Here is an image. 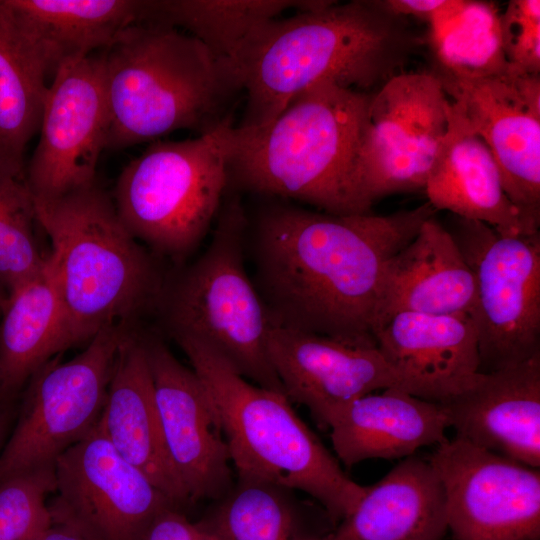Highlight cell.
I'll list each match as a JSON object with an SVG mask.
<instances>
[{"mask_svg": "<svg viewBox=\"0 0 540 540\" xmlns=\"http://www.w3.org/2000/svg\"><path fill=\"white\" fill-rule=\"evenodd\" d=\"M437 211L334 215L285 202L249 220L255 286L271 321L350 345L376 347L375 307L386 262Z\"/></svg>", "mask_w": 540, "mask_h": 540, "instance_id": "1", "label": "cell"}, {"mask_svg": "<svg viewBox=\"0 0 540 540\" xmlns=\"http://www.w3.org/2000/svg\"><path fill=\"white\" fill-rule=\"evenodd\" d=\"M407 20L379 0H324L258 25L229 62L246 95L237 126L269 123L322 82L363 92L383 85L420 45Z\"/></svg>", "mask_w": 540, "mask_h": 540, "instance_id": "2", "label": "cell"}, {"mask_svg": "<svg viewBox=\"0 0 540 540\" xmlns=\"http://www.w3.org/2000/svg\"><path fill=\"white\" fill-rule=\"evenodd\" d=\"M372 94L322 82L263 126L235 125L229 180L329 214L371 213L357 170Z\"/></svg>", "mask_w": 540, "mask_h": 540, "instance_id": "3", "label": "cell"}, {"mask_svg": "<svg viewBox=\"0 0 540 540\" xmlns=\"http://www.w3.org/2000/svg\"><path fill=\"white\" fill-rule=\"evenodd\" d=\"M103 53L106 149H125L183 129L201 135L233 120L231 110L242 90L231 66L188 33L138 22Z\"/></svg>", "mask_w": 540, "mask_h": 540, "instance_id": "4", "label": "cell"}, {"mask_svg": "<svg viewBox=\"0 0 540 540\" xmlns=\"http://www.w3.org/2000/svg\"><path fill=\"white\" fill-rule=\"evenodd\" d=\"M35 207L75 345L106 327H138L156 310L166 280L156 256L128 231L97 181Z\"/></svg>", "mask_w": 540, "mask_h": 540, "instance_id": "5", "label": "cell"}, {"mask_svg": "<svg viewBox=\"0 0 540 540\" xmlns=\"http://www.w3.org/2000/svg\"><path fill=\"white\" fill-rule=\"evenodd\" d=\"M173 340L213 400L237 476L302 491L332 521H342L354 510L367 486L345 474L285 394L250 382L199 340Z\"/></svg>", "mask_w": 540, "mask_h": 540, "instance_id": "6", "label": "cell"}, {"mask_svg": "<svg viewBox=\"0 0 540 540\" xmlns=\"http://www.w3.org/2000/svg\"><path fill=\"white\" fill-rule=\"evenodd\" d=\"M215 221L205 251L165 280L155 310L161 327L172 339L207 344L250 382L285 394L267 354L271 318L245 268L249 219L237 194H225Z\"/></svg>", "mask_w": 540, "mask_h": 540, "instance_id": "7", "label": "cell"}, {"mask_svg": "<svg viewBox=\"0 0 540 540\" xmlns=\"http://www.w3.org/2000/svg\"><path fill=\"white\" fill-rule=\"evenodd\" d=\"M233 120L195 138L154 141L119 174L111 195L128 231L180 263L216 220L229 180Z\"/></svg>", "mask_w": 540, "mask_h": 540, "instance_id": "8", "label": "cell"}, {"mask_svg": "<svg viewBox=\"0 0 540 540\" xmlns=\"http://www.w3.org/2000/svg\"><path fill=\"white\" fill-rule=\"evenodd\" d=\"M132 329L106 327L72 359L62 362L57 356L31 376L0 450V485L15 476L54 467L65 451L94 428L119 346Z\"/></svg>", "mask_w": 540, "mask_h": 540, "instance_id": "9", "label": "cell"}, {"mask_svg": "<svg viewBox=\"0 0 540 540\" xmlns=\"http://www.w3.org/2000/svg\"><path fill=\"white\" fill-rule=\"evenodd\" d=\"M473 272L479 372L540 353V234L506 235L452 215L446 227Z\"/></svg>", "mask_w": 540, "mask_h": 540, "instance_id": "10", "label": "cell"}, {"mask_svg": "<svg viewBox=\"0 0 540 540\" xmlns=\"http://www.w3.org/2000/svg\"><path fill=\"white\" fill-rule=\"evenodd\" d=\"M449 98L433 71L398 73L372 94L358 158L365 206L424 190L448 127Z\"/></svg>", "mask_w": 540, "mask_h": 540, "instance_id": "11", "label": "cell"}, {"mask_svg": "<svg viewBox=\"0 0 540 540\" xmlns=\"http://www.w3.org/2000/svg\"><path fill=\"white\" fill-rule=\"evenodd\" d=\"M52 523L87 540H142L153 520L177 507L109 442L99 423L56 461Z\"/></svg>", "mask_w": 540, "mask_h": 540, "instance_id": "12", "label": "cell"}, {"mask_svg": "<svg viewBox=\"0 0 540 540\" xmlns=\"http://www.w3.org/2000/svg\"><path fill=\"white\" fill-rule=\"evenodd\" d=\"M455 540L540 539V471L454 437L429 458Z\"/></svg>", "mask_w": 540, "mask_h": 540, "instance_id": "13", "label": "cell"}, {"mask_svg": "<svg viewBox=\"0 0 540 540\" xmlns=\"http://www.w3.org/2000/svg\"><path fill=\"white\" fill-rule=\"evenodd\" d=\"M103 51L63 66L48 85L38 143L26 166L35 201L54 200L97 181L108 133Z\"/></svg>", "mask_w": 540, "mask_h": 540, "instance_id": "14", "label": "cell"}, {"mask_svg": "<svg viewBox=\"0 0 540 540\" xmlns=\"http://www.w3.org/2000/svg\"><path fill=\"white\" fill-rule=\"evenodd\" d=\"M432 71L490 149L510 201L539 228L540 75L463 78Z\"/></svg>", "mask_w": 540, "mask_h": 540, "instance_id": "15", "label": "cell"}, {"mask_svg": "<svg viewBox=\"0 0 540 540\" xmlns=\"http://www.w3.org/2000/svg\"><path fill=\"white\" fill-rule=\"evenodd\" d=\"M141 336L170 462L189 500L220 499L232 486V463L213 400L158 335Z\"/></svg>", "mask_w": 540, "mask_h": 540, "instance_id": "16", "label": "cell"}, {"mask_svg": "<svg viewBox=\"0 0 540 540\" xmlns=\"http://www.w3.org/2000/svg\"><path fill=\"white\" fill-rule=\"evenodd\" d=\"M267 354L287 398L307 407L326 428L367 394L388 388L407 391L376 347L350 345L272 322Z\"/></svg>", "mask_w": 540, "mask_h": 540, "instance_id": "17", "label": "cell"}, {"mask_svg": "<svg viewBox=\"0 0 540 540\" xmlns=\"http://www.w3.org/2000/svg\"><path fill=\"white\" fill-rule=\"evenodd\" d=\"M440 404L456 438L539 469L540 353L513 366L478 372Z\"/></svg>", "mask_w": 540, "mask_h": 540, "instance_id": "18", "label": "cell"}, {"mask_svg": "<svg viewBox=\"0 0 540 540\" xmlns=\"http://www.w3.org/2000/svg\"><path fill=\"white\" fill-rule=\"evenodd\" d=\"M375 342L407 392L425 400L449 399L479 372L477 327L467 314L398 313Z\"/></svg>", "mask_w": 540, "mask_h": 540, "instance_id": "19", "label": "cell"}, {"mask_svg": "<svg viewBox=\"0 0 540 540\" xmlns=\"http://www.w3.org/2000/svg\"><path fill=\"white\" fill-rule=\"evenodd\" d=\"M476 303L473 272L448 229L434 216L382 270L373 333L402 312L467 314Z\"/></svg>", "mask_w": 540, "mask_h": 540, "instance_id": "20", "label": "cell"}, {"mask_svg": "<svg viewBox=\"0 0 540 540\" xmlns=\"http://www.w3.org/2000/svg\"><path fill=\"white\" fill-rule=\"evenodd\" d=\"M98 423L119 454L177 507L190 501L166 451L139 328L119 346Z\"/></svg>", "mask_w": 540, "mask_h": 540, "instance_id": "21", "label": "cell"}, {"mask_svg": "<svg viewBox=\"0 0 540 540\" xmlns=\"http://www.w3.org/2000/svg\"><path fill=\"white\" fill-rule=\"evenodd\" d=\"M424 191L436 211L483 222L501 234L539 231L510 201L490 149L450 99L447 131Z\"/></svg>", "mask_w": 540, "mask_h": 540, "instance_id": "22", "label": "cell"}, {"mask_svg": "<svg viewBox=\"0 0 540 540\" xmlns=\"http://www.w3.org/2000/svg\"><path fill=\"white\" fill-rule=\"evenodd\" d=\"M46 79L142 22L145 0H4Z\"/></svg>", "mask_w": 540, "mask_h": 540, "instance_id": "23", "label": "cell"}, {"mask_svg": "<svg viewBox=\"0 0 540 540\" xmlns=\"http://www.w3.org/2000/svg\"><path fill=\"white\" fill-rule=\"evenodd\" d=\"M447 428L440 403L388 388L352 402L329 429L337 459L352 467L369 459L401 460L439 445Z\"/></svg>", "mask_w": 540, "mask_h": 540, "instance_id": "24", "label": "cell"}, {"mask_svg": "<svg viewBox=\"0 0 540 540\" xmlns=\"http://www.w3.org/2000/svg\"><path fill=\"white\" fill-rule=\"evenodd\" d=\"M448 530L442 481L415 454L367 490L328 540H442Z\"/></svg>", "mask_w": 540, "mask_h": 540, "instance_id": "25", "label": "cell"}, {"mask_svg": "<svg viewBox=\"0 0 540 540\" xmlns=\"http://www.w3.org/2000/svg\"><path fill=\"white\" fill-rule=\"evenodd\" d=\"M75 346L53 275L47 265L8 292L0 316V388L19 395L31 376Z\"/></svg>", "mask_w": 540, "mask_h": 540, "instance_id": "26", "label": "cell"}, {"mask_svg": "<svg viewBox=\"0 0 540 540\" xmlns=\"http://www.w3.org/2000/svg\"><path fill=\"white\" fill-rule=\"evenodd\" d=\"M323 0H145L142 22L168 25L200 41L230 62L260 24L287 11L312 9Z\"/></svg>", "mask_w": 540, "mask_h": 540, "instance_id": "27", "label": "cell"}, {"mask_svg": "<svg viewBox=\"0 0 540 540\" xmlns=\"http://www.w3.org/2000/svg\"><path fill=\"white\" fill-rule=\"evenodd\" d=\"M432 70L463 78L508 73L494 2L447 0L427 21Z\"/></svg>", "mask_w": 540, "mask_h": 540, "instance_id": "28", "label": "cell"}, {"mask_svg": "<svg viewBox=\"0 0 540 540\" xmlns=\"http://www.w3.org/2000/svg\"><path fill=\"white\" fill-rule=\"evenodd\" d=\"M46 81L0 0V158L25 165L27 144L39 130Z\"/></svg>", "mask_w": 540, "mask_h": 540, "instance_id": "29", "label": "cell"}, {"mask_svg": "<svg viewBox=\"0 0 540 540\" xmlns=\"http://www.w3.org/2000/svg\"><path fill=\"white\" fill-rule=\"evenodd\" d=\"M38 229L26 165L0 158V284L7 293L46 265Z\"/></svg>", "mask_w": 540, "mask_h": 540, "instance_id": "30", "label": "cell"}, {"mask_svg": "<svg viewBox=\"0 0 540 540\" xmlns=\"http://www.w3.org/2000/svg\"><path fill=\"white\" fill-rule=\"evenodd\" d=\"M237 477L197 527L218 540H291L294 513L285 490L255 478Z\"/></svg>", "mask_w": 540, "mask_h": 540, "instance_id": "31", "label": "cell"}, {"mask_svg": "<svg viewBox=\"0 0 540 540\" xmlns=\"http://www.w3.org/2000/svg\"><path fill=\"white\" fill-rule=\"evenodd\" d=\"M54 467L24 473L0 485V540H32L52 524L48 507Z\"/></svg>", "mask_w": 540, "mask_h": 540, "instance_id": "32", "label": "cell"}, {"mask_svg": "<svg viewBox=\"0 0 540 540\" xmlns=\"http://www.w3.org/2000/svg\"><path fill=\"white\" fill-rule=\"evenodd\" d=\"M500 32L508 73L540 75V1L510 0L500 11Z\"/></svg>", "mask_w": 540, "mask_h": 540, "instance_id": "33", "label": "cell"}, {"mask_svg": "<svg viewBox=\"0 0 540 540\" xmlns=\"http://www.w3.org/2000/svg\"><path fill=\"white\" fill-rule=\"evenodd\" d=\"M197 532L196 523L171 506L153 520L142 540H194Z\"/></svg>", "mask_w": 540, "mask_h": 540, "instance_id": "34", "label": "cell"}, {"mask_svg": "<svg viewBox=\"0 0 540 540\" xmlns=\"http://www.w3.org/2000/svg\"><path fill=\"white\" fill-rule=\"evenodd\" d=\"M388 12L404 17L417 18L426 22L445 6L447 0H379Z\"/></svg>", "mask_w": 540, "mask_h": 540, "instance_id": "35", "label": "cell"}, {"mask_svg": "<svg viewBox=\"0 0 540 540\" xmlns=\"http://www.w3.org/2000/svg\"><path fill=\"white\" fill-rule=\"evenodd\" d=\"M18 396L0 388V450L8 437L11 425L14 423L18 409Z\"/></svg>", "mask_w": 540, "mask_h": 540, "instance_id": "36", "label": "cell"}, {"mask_svg": "<svg viewBox=\"0 0 540 540\" xmlns=\"http://www.w3.org/2000/svg\"><path fill=\"white\" fill-rule=\"evenodd\" d=\"M32 540H87L76 530L61 524L52 523Z\"/></svg>", "mask_w": 540, "mask_h": 540, "instance_id": "37", "label": "cell"}, {"mask_svg": "<svg viewBox=\"0 0 540 540\" xmlns=\"http://www.w3.org/2000/svg\"><path fill=\"white\" fill-rule=\"evenodd\" d=\"M194 540H218V539H216L214 536L198 528V532Z\"/></svg>", "mask_w": 540, "mask_h": 540, "instance_id": "38", "label": "cell"}, {"mask_svg": "<svg viewBox=\"0 0 540 540\" xmlns=\"http://www.w3.org/2000/svg\"><path fill=\"white\" fill-rule=\"evenodd\" d=\"M8 293L5 288L0 284V305L4 306Z\"/></svg>", "mask_w": 540, "mask_h": 540, "instance_id": "39", "label": "cell"}, {"mask_svg": "<svg viewBox=\"0 0 540 540\" xmlns=\"http://www.w3.org/2000/svg\"><path fill=\"white\" fill-rule=\"evenodd\" d=\"M2 308H3V306H2V305H0V316H1V311H2Z\"/></svg>", "mask_w": 540, "mask_h": 540, "instance_id": "40", "label": "cell"}]
</instances>
